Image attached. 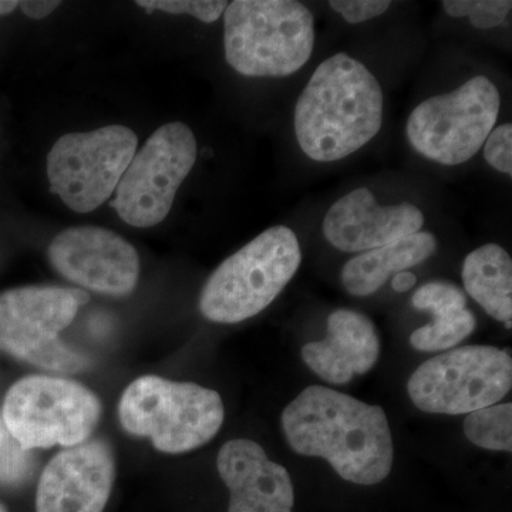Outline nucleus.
I'll list each match as a JSON object with an SVG mask.
<instances>
[{"label":"nucleus","instance_id":"25","mask_svg":"<svg viewBox=\"0 0 512 512\" xmlns=\"http://www.w3.org/2000/svg\"><path fill=\"white\" fill-rule=\"evenodd\" d=\"M329 6L350 25H359L384 15L392 6V2L389 0H332Z\"/></svg>","mask_w":512,"mask_h":512},{"label":"nucleus","instance_id":"26","mask_svg":"<svg viewBox=\"0 0 512 512\" xmlns=\"http://www.w3.org/2000/svg\"><path fill=\"white\" fill-rule=\"evenodd\" d=\"M60 2L57 0H28V2H19L20 9L26 16L32 19H43L55 12L59 8Z\"/></svg>","mask_w":512,"mask_h":512},{"label":"nucleus","instance_id":"13","mask_svg":"<svg viewBox=\"0 0 512 512\" xmlns=\"http://www.w3.org/2000/svg\"><path fill=\"white\" fill-rule=\"evenodd\" d=\"M116 480V458L107 441L87 440L56 454L43 470L36 512H103Z\"/></svg>","mask_w":512,"mask_h":512},{"label":"nucleus","instance_id":"21","mask_svg":"<svg viewBox=\"0 0 512 512\" xmlns=\"http://www.w3.org/2000/svg\"><path fill=\"white\" fill-rule=\"evenodd\" d=\"M441 6L451 18H468L480 30L503 25L512 10L510 0H444Z\"/></svg>","mask_w":512,"mask_h":512},{"label":"nucleus","instance_id":"17","mask_svg":"<svg viewBox=\"0 0 512 512\" xmlns=\"http://www.w3.org/2000/svg\"><path fill=\"white\" fill-rule=\"evenodd\" d=\"M437 245L434 234L420 231L362 252L343 266L342 284L349 295L366 298L379 291L390 276L423 264L437 251Z\"/></svg>","mask_w":512,"mask_h":512},{"label":"nucleus","instance_id":"1","mask_svg":"<svg viewBox=\"0 0 512 512\" xmlns=\"http://www.w3.org/2000/svg\"><path fill=\"white\" fill-rule=\"evenodd\" d=\"M281 423L293 451L325 458L343 480L375 485L392 471V431L380 406L309 386L285 407Z\"/></svg>","mask_w":512,"mask_h":512},{"label":"nucleus","instance_id":"6","mask_svg":"<svg viewBox=\"0 0 512 512\" xmlns=\"http://www.w3.org/2000/svg\"><path fill=\"white\" fill-rule=\"evenodd\" d=\"M82 289L25 286L0 295V350L43 370L77 373L89 359L64 345L59 335L89 302Z\"/></svg>","mask_w":512,"mask_h":512},{"label":"nucleus","instance_id":"19","mask_svg":"<svg viewBox=\"0 0 512 512\" xmlns=\"http://www.w3.org/2000/svg\"><path fill=\"white\" fill-rule=\"evenodd\" d=\"M464 434L471 443L491 451L512 450V404H493L467 414Z\"/></svg>","mask_w":512,"mask_h":512},{"label":"nucleus","instance_id":"11","mask_svg":"<svg viewBox=\"0 0 512 512\" xmlns=\"http://www.w3.org/2000/svg\"><path fill=\"white\" fill-rule=\"evenodd\" d=\"M197 156V138L187 124L174 121L154 131L117 185L111 205L121 220L136 228L163 222Z\"/></svg>","mask_w":512,"mask_h":512},{"label":"nucleus","instance_id":"14","mask_svg":"<svg viewBox=\"0 0 512 512\" xmlns=\"http://www.w3.org/2000/svg\"><path fill=\"white\" fill-rule=\"evenodd\" d=\"M424 221L423 211L412 202L380 205L369 188L359 187L329 208L322 231L332 247L362 254L420 232Z\"/></svg>","mask_w":512,"mask_h":512},{"label":"nucleus","instance_id":"18","mask_svg":"<svg viewBox=\"0 0 512 512\" xmlns=\"http://www.w3.org/2000/svg\"><path fill=\"white\" fill-rule=\"evenodd\" d=\"M468 295L498 322L512 318V259L501 245L485 244L464 259L461 271Z\"/></svg>","mask_w":512,"mask_h":512},{"label":"nucleus","instance_id":"15","mask_svg":"<svg viewBox=\"0 0 512 512\" xmlns=\"http://www.w3.org/2000/svg\"><path fill=\"white\" fill-rule=\"evenodd\" d=\"M217 468L229 490L228 512H292L291 474L255 441H227L218 453Z\"/></svg>","mask_w":512,"mask_h":512},{"label":"nucleus","instance_id":"5","mask_svg":"<svg viewBox=\"0 0 512 512\" xmlns=\"http://www.w3.org/2000/svg\"><path fill=\"white\" fill-rule=\"evenodd\" d=\"M301 264L295 232L285 225L266 229L212 272L202 288L200 311L225 325L254 318L281 295Z\"/></svg>","mask_w":512,"mask_h":512},{"label":"nucleus","instance_id":"3","mask_svg":"<svg viewBox=\"0 0 512 512\" xmlns=\"http://www.w3.org/2000/svg\"><path fill=\"white\" fill-rule=\"evenodd\" d=\"M315 18L295 0H235L224 12L225 59L245 77L281 79L315 49Z\"/></svg>","mask_w":512,"mask_h":512},{"label":"nucleus","instance_id":"7","mask_svg":"<svg viewBox=\"0 0 512 512\" xmlns=\"http://www.w3.org/2000/svg\"><path fill=\"white\" fill-rule=\"evenodd\" d=\"M99 397L63 377L33 375L6 393L2 419L22 450L79 446L90 439L101 417Z\"/></svg>","mask_w":512,"mask_h":512},{"label":"nucleus","instance_id":"4","mask_svg":"<svg viewBox=\"0 0 512 512\" xmlns=\"http://www.w3.org/2000/svg\"><path fill=\"white\" fill-rule=\"evenodd\" d=\"M224 419L220 393L154 375L128 384L119 402L124 431L147 437L165 454H184L205 446L217 436Z\"/></svg>","mask_w":512,"mask_h":512},{"label":"nucleus","instance_id":"8","mask_svg":"<svg viewBox=\"0 0 512 512\" xmlns=\"http://www.w3.org/2000/svg\"><path fill=\"white\" fill-rule=\"evenodd\" d=\"M500 109V90L487 76L478 74L453 92L420 103L407 120V140L427 160L461 165L483 148Z\"/></svg>","mask_w":512,"mask_h":512},{"label":"nucleus","instance_id":"2","mask_svg":"<svg viewBox=\"0 0 512 512\" xmlns=\"http://www.w3.org/2000/svg\"><path fill=\"white\" fill-rule=\"evenodd\" d=\"M383 116V90L375 74L346 53H336L319 64L303 89L293 126L303 154L335 163L373 141Z\"/></svg>","mask_w":512,"mask_h":512},{"label":"nucleus","instance_id":"27","mask_svg":"<svg viewBox=\"0 0 512 512\" xmlns=\"http://www.w3.org/2000/svg\"><path fill=\"white\" fill-rule=\"evenodd\" d=\"M417 284V276L413 272L403 271L393 276L392 288L393 291L404 293L410 291L413 286Z\"/></svg>","mask_w":512,"mask_h":512},{"label":"nucleus","instance_id":"12","mask_svg":"<svg viewBox=\"0 0 512 512\" xmlns=\"http://www.w3.org/2000/svg\"><path fill=\"white\" fill-rule=\"evenodd\" d=\"M47 256L67 281L101 295H130L140 278L136 248L109 229H66L50 242Z\"/></svg>","mask_w":512,"mask_h":512},{"label":"nucleus","instance_id":"28","mask_svg":"<svg viewBox=\"0 0 512 512\" xmlns=\"http://www.w3.org/2000/svg\"><path fill=\"white\" fill-rule=\"evenodd\" d=\"M19 2H6V0H0V15H8V13L13 12L16 8H18Z\"/></svg>","mask_w":512,"mask_h":512},{"label":"nucleus","instance_id":"9","mask_svg":"<svg viewBox=\"0 0 512 512\" xmlns=\"http://www.w3.org/2000/svg\"><path fill=\"white\" fill-rule=\"evenodd\" d=\"M512 387V360L493 346H463L414 370L407 393L421 412L470 414L503 400Z\"/></svg>","mask_w":512,"mask_h":512},{"label":"nucleus","instance_id":"29","mask_svg":"<svg viewBox=\"0 0 512 512\" xmlns=\"http://www.w3.org/2000/svg\"><path fill=\"white\" fill-rule=\"evenodd\" d=\"M6 434H8V430H6L5 423H3V419L0 417V451L5 446Z\"/></svg>","mask_w":512,"mask_h":512},{"label":"nucleus","instance_id":"23","mask_svg":"<svg viewBox=\"0 0 512 512\" xmlns=\"http://www.w3.org/2000/svg\"><path fill=\"white\" fill-rule=\"evenodd\" d=\"M140 8L148 12L161 10L171 15H191L201 22H217L222 13L227 9L228 2L222 0H140L137 2Z\"/></svg>","mask_w":512,"mask_h":512},{"label":"nucleus","instance_id":"30","mask_svg":"<svg viewBox=\"0 0 512 512\" xmlns=\"http://www.w3.org/2000/svg\"><path fill=\"white\" fill-rule=\"evenodd\" d=\"M0 512H8V510H6L5 505L0 504Z\"/></svg>","mask_w":512,"mask_h":512},{"label":"nucleus","instance_id":"16","mask_svg":"<svg viewBox=\"0 0 512 512\" xmlns=\"http://www.w3.org/2000/svg\"><path fill=\"white\" fill-rule=\"evenodd\" d=\"M380 356V339L375 323L362 312L338 309L328 318V336L306 343L302 359L320 379L346 384L365 375Z\"/></svg>","mask_w":512,"mask_h":512},{"label":"nucleus","instance_id":"10","mask_svg":"<svg viewBox=\"0 0 512 512\" xmlns=\"http://www.w3.org/2000/svg\"><path fill=\"white\" fill-rule=\"evenodd\" d=\"M137 146L136 133L123 126L64 134L47 156L50 190L70 210H97L117 190Z\"/></svg>","mask_w":512,"mask_h":512},{"label":"nucleus","instance_id":"22","mask_svg":"<svg viewBox=\"0 0 512 512\" xmlns=\"http://www.w3.org/2000/svg\"><path fill=\"white\" fill-rule=\"evenodd\" d=\"M412 303L417 311H427L436 316L450 315L466 309V293L450 282L433 281L420 286L413 293Z\"/></svg>","mask_w":512,"mask_h":512},{"label":"nucleus","instance_id":"24","mask_svg":"<svg viewBox=\"0 0 512 512\" xmlns=\"http://www.w3.org/2000/svg\"><path fill=\"white\" fill-rule=\"evenodd\" d=\"M484 158L498 173L512 175V126L504 123L491 131L484 143Z\"/></svg>","mask_w":512,"mask_h":512},{"label":"nucleus","instance_id":"20","mask_svg":"<svg viewBox=\"0 0 512 512\" xmlns=\"http://www.w3.org/2000/svg\"><path fill=\"white\" fill-rule=\"evenodd\" d=\"M476 329V316L468 309L450 315L436 316L430 325L414 330L410 343L420 352L453 349Z\"/></svg>","mask_w":512,"mask_h":512}]
</instances>
